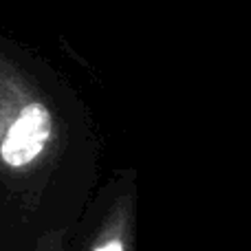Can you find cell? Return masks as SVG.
<instances>
[{
	"instance_id": "277c9868",
	"label": "cell",
	"mask_w": 251,
	"mask_h": 251,
	"mask_svg": "<svg viewBox=\"0 0 251 251\" xmlns=\"http://www.w3.org/2000/svg\"><path fill=\"white\" fill-rule=\"evenodd\" d=\"M0 251H13L11 247H9L7 234H4V223H2V214H0Z\"/></svg>"
},
{
	"instance_id": "7a4b0ae2",
	"label": "cell",
	"mask_w": 251,
	"mask_h": 251,
	"mask_svg": "<svg viewBox=\"0 0 251 251\" xmlns=\"http://www.w3.org/2000/svg\"><path fill=\"white\" fill-rule=\"evenodd\" d=\"M137 170L117 168L100 181L69 234V251H137Z\"/></svg>"
},
{
	"instance_id": "6da1fadb",
	"label": "cell",
	"mask_w": 251,
	"mask_h": 251,
	"mask_svg": "<svg viewBox=\"0 0 251 251\" xmlns=\"http://www.w3.org/2000/svg\"><path fill=\"white\" fill-rule=\"evenodd\" d=\"M100 181L86 101L51 62L0 31V214L9 247L69 236Z\"/></svg>"
},
{
	"instance_id": "3957f363",
	"label": "cell",
	"mask_w": 251,
	"mask_h": 251,
	"mask_svg": "<svg viewBox=\"0 0 251 251\" xmlns=\"http://www.w3.org/2000/svg\"><path fill=\"white\" fill-rule=\"evenodd\" d=\"M20 251H69V236L66 234H47L38 238L31 247Z\"/></svg>"
}]
</instances>
